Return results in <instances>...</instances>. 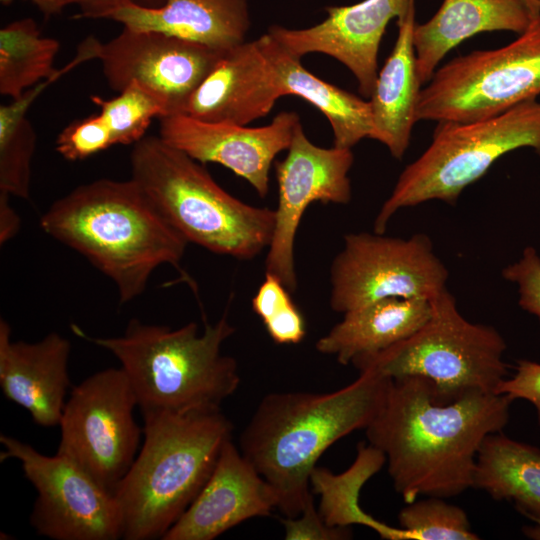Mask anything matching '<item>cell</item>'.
Returning <instances> with one entry per match:
<instances>
[{
    "instance_id": "29",
    "label": "cell",
    "mask_w": 540,
    "mask_h": 540,
    "mask_svg": "<svg viewBox=\"0 0 540 540\" xmlns=\"http://www.w3.org/2000/svg\"><path fill=\"white\" fill-rule=\"evenodd\" d=\"M91 100L100 108L98 115L113 145L135 144L145 136L153 118L166 116L160 100L137 83L111 99L92 96Z\"/></svg>"
},
{
    "instance_id": "13",
    "label": "cell",
    "mask_w": 540,
    "mask_h": 540,
    "mask_svg": "<svg viewBox=\"0 0 540 540\" xmlns=\"http://www.w3.org/2000/svg\"><path fill=\"white\" fill-rule=\"evenodd\" d=\"M90 41L93 58L100 60L113 90L119 93L137 83L160 100L166 116L184 113L190 97L225 52L164 33L127 27L106 43L92 36Z\"/></svg>"
},
{
    "instance_id": "21",
    "label": "cell",
    "mask_w": 540,
    "mask_h": 540,
    "mask_svg": "<svg viewBox=\"0 0 540 540\" xmlns=\"http://www.w3.org/2000/svg\"><path fill=\"white\" fill-rule=\"evenodd\" d=\"M532 22L519 0H443L435 15L415 24L413 30L421 84L430 80L445 55L464 40L490 31L523 34Z\"/></svg>"
},
{
    "instance_id": "34",
    "label": "cell",
    "mask_w": 540,
    "mask_h": 540,
    "mask_svg": "<svg viewBox=\"0 0 540 540\" xmlns=\"http://www.w3.org/2000/svg\"><path fill=\"white\" fill-rule=\"evenodd\" d=\"M496 394H504L512 401L524 399L532 403L540 424V363L517 360L515 374L500 383Z\"/></svg>"
},
{
    "instance_id": "28",
    "label": "cell",
    "mask_w": 540,
    "mask_h": 540,
    "mask_svg": "<svg viewBox=\"0 0 540 540\" xmlns=\"http://www.w3.org/2000/svg\"><path fill=\"white\" fill-rule=\"evenodd\" d=\"M24 96L0 107V193L29 199L36 132L26 117Z\"/></svg>"
},
{
    "instance_id": "36",
    "label": "cell",
    "mask_w": 540,
    "mask_h": 540,
    "mask_svg": "<svg viewBox=\"0 0 540 540\" xmlns=\"http://www.w3.org/2000/svg\"><path fill=\"white\" fill-rule=\"evenodd\" d=\"M131 0H38L36 6L46 15L60 12L68 5H78L77 17L111 19L112 15Z\"/></svg>"
},
{
    "instance_id": "31",
    "label": "cell",
    "mask_w": 540,
    "mask_h": 540,
    "mask_svg": "<svg viewBox=\"0 0 540 540\" xmlns=\"http://www.w3.org/2000/svg\"><path fill=\"white\" fill-rule=\"evenodd\" d=\"M113 145L98 114L68 125L58 135L56 151L69 161L86 159Z\"/></svg>"
},
{
    "instance_id": "15",
    "label": "cell",
    "mask_w": 540,
    "mask_h": 540,
    "mask_svg": "<svg viewBox=\"0 0 540 540\" xmlns=\"http://www.w3.org/2000/svg\"><path fill=\"white\" fill-rule=\"evenodd\" d=\"M159 136L194 160L217 163L245 179L265 197L276 156L288 150L300 123L293 111L277 114L265 126L247 127L202 121L186 114L161 117Z\"/></svg>"
},
{
    "instance_id": "26",
    "label": "cell",
    "mask_w": 540,
    "mask_h": 540,
    "mask_svg": "<svg viewBox=\"0 0 540 540\" xmlns=\"http://www.w3.org/2000/svg\"><path fill=\"white\" fill-rule=\"evenodd\" d=\"M60 43L43 37L32 18L16 20L0 30V93L19 98L25 91L55 76H61L86 61L79 52L66 67L54 68Z\"/></svg>"
},
{
    "instance_id": "25",
    "label": "cell",
    "mask_w": 540,
    "mask_h": 540,
    "mask_svg": "<svg viewBox=\"0 0 540 540\" xmlns=\"http://www.w3.org/2000/svg\"><path fill=\"white\" fill-rule=\"evenodd\" d=\"M473 488L513 502L531 520L540 519V449L502 431L488 435L477 456Z\"/></svg>"
},
{
    "instance_id": "41",
    "label": "cell",
    "mask_w": 540,
    "mask_h": 540,
    "mask_svg": "<svg viewBox=\"0 0 540 540\" xmlns=\"http://www.w3.org/2000/svg\"><path fill=\"white\" fill-rule=\"evenodd\" d=\"M539 11H540V0H539ZM539 20H540V18H539Z\"/></svg>"
},
{
    "instance_id": "40",
    "label": "cell",
    "mask_w": 540,
    "mask_h": 540,
    "mask_svg": "<svg viewBox=\"0 0 540 540\" xmlns=\"http://www.w3.org/2000/svg\"><path fill=\"white\" fill-rule=\"evenodd\" d=\"M0 1H1L2 4L7 5V4L11 3L14 0H0ZM30 1H32L35 5L38 2V0H30Z\"/></svg>"
},
{
    "instance_id": "5",
    "label": "cell",
    "mask_w": 540,
    "mask_h": 540,
    "mask_svg": "<svg viewBox=\"0 0 540 540\" xmlns=\"http://www.w3.org/2000/svg\"><path fill=\"white\" fill-rule=\"evenodd\" d=\"M72 330L119 360L142 415L220 409L240 384L237 361L221 352L235 332L226 315L202 333L195 322L172 329L136 318L116 337H92L77 325Z\"/></svg>"
},
{
    "instance_id": "33",
    "label": "cell",
    "mask_w": 540,
    "mask_h": 540,
    "mask_svg": "<svg viewBox=\"0 0 540 540\" xmlns=\"http://www.w3.org/2000/svg\"><path fill=\"white\" fill-rule=\"evenodd\" d=\"M287 540H343L352 537L346 526L328 525L317 512L313 498L295 518L282 520Z\"/></svg>"
},
{
    "instance_id": "1",
    "label": "cell",
    "mask_w": 540,
    "mask_h": 540,
    "mask_svg": "<svg viewBox=\"0 0 540 540\" xmlns=\"http://www.w3.org/2000/svg\"><path fill=\"white\" fill-rule=\"evenodd\" d=\"M511 402L504 394L476 392L439 404L428 379L390 378L366 437L385 455L393 486L406 504L419 496L454 497L473 488L480 447L507 425Z\"/></svg>"
},
{
    "instance_id": "20",
    "label": "cell",
    "mask_w": 540,
    "mask_h": 540,
    "mask_svg": "<svg viewBox=\"0 0 540 540\" xmlns=\"http://www.w3.org/2000/svg\"><path fill=\"white\" fill-rule=\"evenodd\" d=\"M133 30L155 31L226 51L246 41L248 0H166L160 7L129 1L111 17Z\"/></svg>"
},
{
    "instance_id": "37",
    "label": "cell",
    "mask_w": 540,
    "mask_h": 540,
    "mask_svg": "<svg viewBox=\"0 0 540 540\" xmlns=\"http://www.w3.org/2000/svg\"><path fill=\"white\" fill-rule=\"evenodd\" d=\"M10 196L0 193V244L3 245L19 232L21 220L10 204Z\"/></svg>"
},
{
    "instance_id": "22",
    "label": "cell",
    "mask_w": 540,
    "mask_h": 540,
    "mask_svg": "<svg viewBox=\"0 0 540 540\" xmlns=\"http://www.w3.org/2000/svg\"><path fill=\"white\" fill-rule=\"evenodd\" d=\"M415 6L397 19L398 35L393 50L377 75L368 99L372 114L370 138L384 144L396 159L408 149L416 120V106L421 90L413 46Z\"/></svg>"
},
{
    "instance_id": "9",
    "label": "cell",
    "mask_w": 540,
    "mask_h": 540,
    "mask_svg": "<svg viewBox=\"0 0 540 540\" xmlns=\"http://www.w3.org/2000/svg\"><path fill=\"white\" fill-rule=\"evenodd\" d=\"M540 94V20L513 42L473 51L437 68L421 88L416 120L468 123Z\"/></svg>"
},
{
    "instance_id": "38",
    "label": "cell",
    "mask_w": 540,
    "mask_h": 540,
    "mask_svg": "<svg viewBox=\"0 0 540 540\" xmlns=\"http://www.w3.org/2000/svg\"><path fill=\"white\" fill-rule=\"evenodd\" d=\"M519 1L527 9L533 21H536L540 18L539 0H519Z\"/></svg>"
},
{
    "instance_id": "17",
    "label": "cell",
    "mask_w": 540,
    "mask_h": 540,
    "mask_svg": "<svg viewBox=\"0 0 540 540\" xmlns=\"http://www.w3.org/2000/svg\"><path fill=\"white\" fill-rule=\"evenodd\" d=\"M275 507L274 490L230 438L203 488L162 539L213 540Z\"/></svg>"
},
{
    "instance_id": "4",
    "label": "cell",
    "mask_w": 540,
    "mask_h": 540,
    "mask_svg": "<svg viewBox=\"0 0 540 540\" xmlns=\"http://www.w3.org/2000/svg\"><path fill=\"white\" fill-rule=\"evenodd\" d=\"M139 454L114 490L122 538H163L210 477L232 422L221 409L143 415Z\"/></svg>"
},
{
    "instance_id": "12",
    "label": "cell",
    "mask_w": 540,
    "mask_h": 540,
    "mask_svg": "<svg viewBox=\"0 0 540 540\" xmlns=\"http://www.w3.org/2000/svg\"><path fill=\"white\" fill-rule=\"evenodd\" d=\"M1 461H20L37 492L29 521L38 535L54 540H117L122 516L114 495L70 459L46 456L30 444L1 434Z\"/></svg>"
},
{
    "instance_id": "39",
    "label": "cell",
    "mask_w": 540,
    "mask_h": 540,
    "mask_svg": "<svg viewBox=\"0 0 540 540\" xmlns=\"http://www.w3.org/2000/svg\"><path fill=\"white\" fill-rule=\"evenodd\" d=\"M533 525L524 526L522 531L526 537L534 540H540V519H533Z\"/></svg>"
},
{
    "instance_id": "30",
    "label": "cell",
    "mask_w": 540,
    "mask_h": 540,
    "mask_svg": "<svg viewBox=\"0 0 540 540\" xmlns=\"http://www.w3.org/2000/svg\"><path fill=\"white\" fill-rule=\"evenodd\" d=\"M446 498L427 496L408 503L398 515L411 540H478L466 512Z\"/></svg>"
},
{
    "instance_id": "32",
    "label": "cell",
    "mask_w": 540,
    "mask_h": 540,
    "mask_svg": "<svg viewBox=\"0 0 540 540\" xmlns=\"http://www.w3.org/2000/svg\"><path fill=\"white\" fill-rule=\"evenodd\" d=\"M502 277L517 285L519 306L540 322V256L535 248L525 247L522 257L502 269Z\"/></svg>"
},
{
    "instance_id": "2",
    "label": "cell",
    "mask_w": 540,
    "mask_h": 540,
    "mask_svg": "<svg viewBox=\"0 0 540 540\" xmlns=\"http://www.w3.org/2000/svg\"><path fill=\"white\" fill-rule=\"evenodd\" d=\"M389 381L366 370L330 393L278 392L261 400L241 434V452L272 487L287 518L313 498L310 479L323 452L375 419Z\"/></svg>"
},
{
    "instance_id": "19",
    "label": "cell",
    "mask_w": 540,
    "mask_h": 540,
    "mask_svg": "<svg viewBox=\"0 0 540 540\" xmlns=\"http://www.w3.org/2000/svg\"><path fill=\"white\" fill-rule=\"evenodd\" d=\"M11 327L0 319V386L6 399L27 410L34 423L59 425L71 385V343L56 332L37 342L11 339Z\"/></svg>"
},
{
    "instance_id": "18",
    "label": "cell",
    "mask_w": 540,
    "mask_h": 540,
    "mask_svg": "<svg viewBox=\"0 0 540 540\" xmlns=\"http://www.w3.org/2000/svg\"><path fill=\"white\" fill-rule=\"evenodd\" d=\"M280 97L274 69L256 39L224 52L183 114L207 122L247 125L270 113Z\"/></svg>"
},
{
    "instance_id": "24",
    "label": "cell",
    "mask_w": 540,
    "mask_h": 540,
    "mask_svg": "<svg viewBox=\"0 0 540 540\" xmlns=\"http://www.w3.org/2000/svg\"><path fill=\"white\" fill-rule=\"evenodd\" d=\"M270 61L282 93L306 100L328 119L333 146L351 149L370 138L373 125L369 100L330 84L309 72L301 59L290 54L268 32L257 38Z\"/></svg>"
},
{
    "instance_id": "6",
    "label": "cell",
    "mask_w": 540,
    "mask_h": 540,
    "mask_svg": "<svg viewBox=\"0 0 540 540\" xmlns=\"http://www.w3.org/2000/svg\"><path fill=\"white\" fill-rule=\"evenodd\" d=\"M130 166L131 178L188 243L239 260H251L268 248L275 210L232 196L202 163L160 136H144L133 144Z\"/></svg>"
},
{
    "instance_id": "10",
    "label": "cell",
    "mask_w": 540,
    "mask_h": 540,
    "mask_svg": "<svg viewBox=\"0 0 540 540\" xmlns=\"http://www.w3.org/2000/svg\"><path fill=\"white\" fill-rule=\"evenodd\" d=\"M124 370L98 371L71 390L59 423L57 449L112 494L136 458L143 428Z\"/></svg>"
},
{
    "instance_id": "11",
    "label": "cell",
    "mask_w": 540,
    "mask_h": 540,
    "mask_svg": "<svg viewBox=\"0 0 540 540\" xmlns=\"http://www.w3.org/2000/svg\"><path fill=\"white\" fill-rule=\"evenodd\" d=\"M449 273L426 234L410 238L350 233L330 268V306L346 313L387 298L431 300Z\"/></svg>"
},
{
    "instance_id": "35",
    "label": "cell",
    "mask_w": 540,
    "mask_h": 540,
    "mask_svg": "<svg viewBox=\"0 0 540 540\" xmlns=\"http://www.w3.org/2000/svg\"><path fill=\"white\" fill-rule=\"evenodd\" d=\"M263 323L267 333L277 344H298L306 335L304 317L292 299Z\"/></svg>"
},
{
    "instance_id": "27",
    "label": "cell",
    "mask_w": 540,
    "mask_h": 540,
    "mask_svg": "<svg viewBox=\"0 0 540 540\" xmlns=\"http://www.w3.org/2000/svg\"><path fill=\"white\" fill-rule=\"evenodd\" d=\"M386 462L385 455L370 444L360 443L353 465L343 474L334 475L325 468H315L310 482L316 493L321 494L320 514L330 526L362 523L374 528L382 537L411 540L402 528H390L367 516L359 507L361 487L376 474Z\"/></svg>"
},
{
    "instance_id": "8",
    "label": "cell",
    "mask_w": 540,
    "mask_h": 540,
    "mask_svg": "<svg viewBox=\"0 0 540 540\" xmlns=\"http://www.w3.org/2000/svg\"><path fill=\"white\" fill-rule=\"evenodd\" d=\"M520 148L540 156V102L526 100L488 119L438 122L430 146L401 172L382 204L374 232L384 233L400 209L430 200L455 205L460 194L500 157Z\"/></svg>"
},
{
    "instance_id": "14",
    "label": "cell",
    "mask_w": 540,
    "mask_h": 540,
    "mask_svg": "<svg viewBox=\"0 0 540 540\" xmlns=\"http://www.w3.org/2000/svg\"><path fill=\"white\" fill-rule=\"evenodd\" d=\"M288 153L275 163L278 204L275 228L265 259L266 272L294 292L297 288L294 247L301 219L316 201L347 204L352 197L348 173L354 162L349 148H324L312 143L301 122Z\"/></svg>"
},
{
    "instance_id": "23",
    "label": "cell",
    "mask_w": 540,
    "mask_h": 540,
    "mask_svg": "<svg viewBox=\"0 0 540 540\" xmlns=\"http://www.w3.org/2000/svg\"><path fill=\"white\" fill-rule=\"evenodd\" d=\"M430 313L431 303L427 299L378 300L344 313L342 321L316 342V349L347 365L410 337L424 325Z\"/></svg>"
},
{
    "instance_id": "16",
    "label": "cell",
    "mask_w": 540,
    "mask_h": 540,
    "mask_svg": "<svg viewBox=\"0 0 540 540\" xmlns=\"http://www.w3.org/2000/svg\"><path fill=\"white\" fill-rule=\"evenodd\" d=\"M415 0H363L326 7L327 17L306 28L272 25L268 33L290 54L333 57L354 75L359 92L370 98L378 75V51L388 23L402 18Z\"/></svg>"
},
{
    "instance_id": "3",
    "label": "cell",
    "mask_w": 540,
    "mask_h": 540,
    "mask_svg": "<svg viewBox=\"0 0 540 540\" xmlns=\"http://www.w3.org/2000/svg\"><path fill=\"white\" fill-rule=\"evenodd\" d=\"M40 226L107 276L121 304L140 296L159 266L178 268L188 244L132 178L78 186L53 202Z\"/></svg>"
},
{
    "instance_id": "7",
    "label": "cell",
    "mask_w": 540,
    "mask_h": 540,
    "mask_svg": "<svg viewBox=\"0 0 540 540\" xmlns=\"http://www.w3.org/2000/svg\"><path fill=\"white\" fill-rule=\"evenodd\" d=\"M430 303L428 320L413 335L352 364L359 372L386 378L424 377L439 404L470 393H496L508 374L502 335L492 326L468 321L447 288Z\"/></svg>"
}]
</instances>
